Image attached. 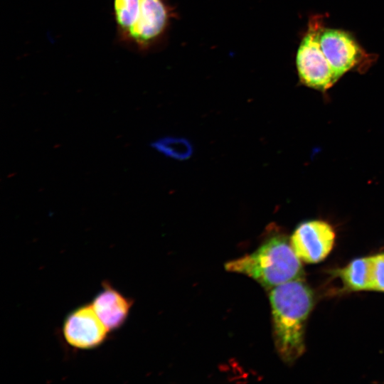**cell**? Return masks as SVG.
I'll return each instance as SVG.
<instances>
[{
  "label": "cell",
  "instance_id": "obj_1",
  "mask_svg": "<svg viewBox=\"0 0 384 384\" xmlns=\"http://www.w3.org/2000/svg\"><path fill=\"white\" fill-rule=\"evenodd\" d=\"M269 297L274 346L281 359L291 364L305 351V326L314 305L313 292L301 279L271 289Z\"/></svg>",
  "mask_w": 384,
  "mask_h": 384
},
{
  "label": "cell",
  "instance_id": "obj_2",
  "mask_svg": "<svg viewBox=\"0 0 384 384\" xmlns=\"http://www.w3.org/2000/svg\"><path fill=\"white\" fill-rule=\"evenodd\" d=\"M301 260L287 237L269 238L256 251L225 265L227 271L245 274L263 287L271 289L279 284L304 279Z\"/></svg>",
  "mask_w": 384,
  "mask_h": 384
},
{
  "label": "cell",
  "instance_id": "obj_3",
  "mask_svg": "<svg viewBox=\"0 0 384 384\" xmlns=\"http://www.w3.org/2000/svg\"><path fill=\"white\" fill-rule=\"evenodd\" d=\"M324 28L322 20L313 17L299 46L296 65L301 82L306 86L326 91L339 79L329 63L320 43Z\"/></svg>",
  "mask_w": 384,
  "mask_h": 384
},
{
  "label": "cell",
  "instance_id": "obj_4",
  "mask_svg": "<svg viewBox=\"0 0 384 384\" xmlns=\"http://www.w3.org/2000/svg\"><path fill=\"white\" fill-rule=\"evenodd\" d=\"M62 333L70 346L79 350H91L105 343L110 331L90 303L79 306L67 315Z\"/></svg>",
  "mask_w": 384,
  "mask_h": 384
},
{
  "label": "cell",
  "instance_id": "obj_5",
  "mask_svg": "<svg viewBox=\"0 0 384 384\" xmlns=\"http://www.w3.org/2000/svg\"><path fill=\"white\" fill-rule=\"evenodd\" d=\"M169 18L164 0H140L137 20L124 43L140 50L149 49L164 33Z\"/></svg>",
  "mask_w": 384,
  "mask_h": 384
},
{
  "label": "cell",
  "instance_id": "obj_6",
  "mask_svg": "<svg viewBox=\"0 0 384 384\" xmlns=\"http://www.w3.org/2000/svg\"><path fill=\"white\" fill-rule=\"evenodd\" d=\"M335 232L323 220H309L299 224L290 238V242L299 258L306 263L321 262L331 251Z\"/></svg>",
  "mask_w": 384,
  "mask_h": 384
},
{
  "label": "cell",
  "instance_id": "obj_7",
  "mask_svg": "<svg viewBox=\"0 0 384 384\" xmlns=\"http://www.w3.org/2000/svg\"><path fill=\"white\" fill-rule=\"evenodd\" d=\"M319 39L326 58L339 78L364 62V50L348 32L324 28Z\"/></svg>",
  "mask_w": 384,
  "mask_h": 384
},
{
  "label": "cell",
  "instance_id": "obj_8",
  "mask_svg": "<svg viewBox=\"0 0 384 384\" xmlns=\"http://www.w3.org/2000/svg\"><path fill=\"white\" fill-rule=\"evenodd\" d=\"M101 290L91 304L110 332L119 329L128 318L133 300L127 297L110 282L104 281Z\"/></svg>",
  "mask_w": 384,
  "mask_h": 384
},
{
  "label": "cell",
  "instance_id": "obj_9",
  "mask_svg": "<svg viewBox=\"0 0 384 384\" xmlns=\"http://www.w3.org/2000/svg\"><path fill=\"white\" fill-rule=\"evenodd\" d=\"M334 272L348 290H375L373 256L356 259Z\"/></svg>",
  "mask_w": 384,
  "mask_h": 384
},
{
  "label": "cell",
  "instance_id": "obj_10",
  "mask_svg": "<svg viewBox=\"0 0 384 384\" xmlns=\"http://www.w3.org/2000/svg\"><path fill=\"white\" fill-rule=\"evenodd\" d=\"M140 0H113V14L119 41H125L134 24Z\"/></svg>",
  "mask_w": 384,
  "mask_h": 384
},
{
  "label": "cell",
  "instance_id": "obj_11",
  "mask_svg": "<svg viewBox=\"0 0 384 384\" xmlns=\"http://www.w3.org/2000/svg\"><path fill=\"white\" fill-rule=\"evenodd\" d=\"M151 146L164 156L176 159H186L193 151L186 139L172 137L160 138L152 142Z\"/></svg>",
  "mask_w": 384,
  "mask_h": 384
},
{
  "label": "cell",
  "instance_id": "obj_12",
  "mask_svg": "<svg viewBox=\"0 0 384 384\" xmlns=\"http://www.w3.org/2000/svg\"><path fill=\"white\" fill-rule=\"evenodd\" d=\"M373 257L375 290L384 292V253Z\"/></svg>",
  "mask_w": 384,
  "mask_h": 384
}]
</instances>
